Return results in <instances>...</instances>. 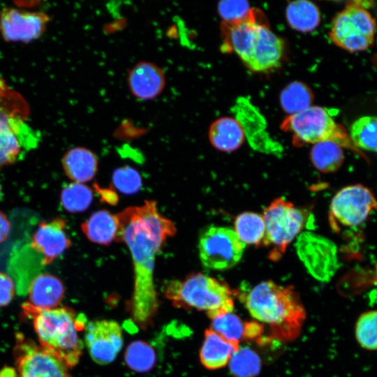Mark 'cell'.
Here are the masks:
<instances>
[{
	"instance_id": "8d00e7d4",
	"label": "cell",
	"mask_w": 377,
	"mask_h": 377,
	"mask_svg": "<svg viewBox=\"0 0 377 377\" xmlns=\"http://www.w3.org/2000/svg\"><path fill=\"white\" fill-rule=\"evenodd\" d=\"M10 230V224L7 216L0 212V243L8 237Z\"/></svg>"
},
{
	"instance_id": "cb8c5ba5",
	"label": "cell",
	"mask_w": 377,
	"mask_h": 377,
	"mask_svg": "<svg viewBox=\"0 0 377 377\" xmlns=\"http://www.w3.org/2000/svg\"><path fill=\"white\" fill-rule=\"evenodd\" d=\"M343 147L334 141H323L314 144L310 152L313 166L325 173L337 170L343 163Z\"/></svg>"
},
{
	"instance_id": "e575fe53",
	"label": "cell",
	"mask_w": 377,
	"mask_h": 377,
	"mask_svg": "<svg viewBox=\"0 0 377 377\" xmlns=\"http://www.w3.org/2000/svg\"><path fill=\"white\" fill-rule=\"evenodd\" d=\"M15 285L12 279L0 272V307L6 306L15 295Z\"/></svg>"
},
{
	"instance_id": "9c48e42d",
	"label": "cell",
	"mask_w": 377,
	"mask_h": 377,
	"mask_svg": "<svg viewBox=\"0 0 377 377\" xmlns=\"http://www.w3.org/2000/svg\"><path fill=\"white\" fill-rule=\"evenodd\" d=\"M376 32V23L369 11L351 2L334 17L329 36L337 46L355 52L368 49L374 43Z\"/></svg>"
},
{
	"instance_id": "ac0fdd59",
	"label": "cell",
	"mask_w": 377,
	"mask_h": 377,
	"mask_svg": "<svg viewBox=\"0 0 377 377\" xmlns=\"http://www.w3.org/2000/svg\"><path fill=\"white\" fill-rule=\"evenodd\" d=\"M29 304L38 309H50L57 306L63 299L64 287L57 276L40 274L29 286Z\"/></svg>"
},
{
	"instance_id": "83f0119b",
	"label": "cell",
	"mask_w": 377,
	"mask_h": 377,
	"mask_svg": "<svg viewBox=\"0 0 377 377\" xmlns=\"http://www.w3.org/2000/svg\"><path fill=\"white\" fill-rule=\"evenodd\" d=\"M262 362L253 350L241 347L234 353L229 362V368L235 377H256L261 370Z\"/></svg>"
},
{
	"instance_id": "f35d334b",
	"label": "cell",
	"mask_w": 377,
	"mask_h": 377,
	"mask_svg": "<svg viewBox=\"0 0 377 377\" xmlns=\"http://www.w3.org/2000/svg\"><path fill=\"white\" fill-rule=\"evenodd\" d=\"M1 187H0V197H1Z\"/></svg>"
},
{
	"instance_id": "8992f818",
	"label": "cell",
	"mask_w": 377,
	"mask_h": 377,
	"mask_svg": "<svg viewBox=\"0 0 377 377\" xmlns=\"http://www.w3.org/2000/svg\"><path fill=\"white\" fill-rule=\"evenodd\" d=\"M29 114L27 100L0 77V167L15 162L22 147L36 145L34 131L26 123Z\"/></svg>"
},
{
	"instance_id": "7402d4cb",
	"label": "cell",
	"mask_w": 377,
	"mask_h": 377,
	"mask_svg": "<svg viewBox=\"0 0 377 377\" xmlns=\"http://www.w3.org/2000/svg\"><path fill=\"white\" fill-rule=\"evenodd\" d=\"M84 234L90 241L102 245H108L115 241L119 222L116 214L105 209L93 213L81 225Z\"/></svg>"
},
{
	"instance_id": "5bb4252c",
	"label": "cell",
	"mask_w": 377,
	"mask_h": 377,
	"mask_svg": "<svg viewBox=\"0 0 377 377\" xmlns=\"http://www.w3.org/2000/svg\"><path fill=\"white\" fill-rule=\"evenodd\" d=\"M84 341L91 359L105 365L113 362L121 349V329L114 320H101L89 323Z\"/></svg>"
},
{
	"instance_id": "8fae6325",
	"label": "cell",
	"mask_w": 377,
	"mask_h": 377,
	"mask_svg": "<svg viewBox=\"0 0 377 377\" xmlns=\"http://www.w3.org/2000/svg\"><path fill=\"white\" fill-rule=\"evenodd\" d=\"M373 211L377 200L367 187L350 185L338 191L330 207V223L337 231L341 227H356L364 223Z\"/></svg>"
},
{
	"instance_id": "6da1fadb",
	"label": "cell",
	"mask_w": 377,
	"mask_h": 377,
	"mask_svg": "<svg viewBox=\"0 0 377 377\" xmlns=\"http://www.w3.org/2000/svg\"><path fill=\"white\" fill-rule=\"evenodd\" d=\"M116 215L119 229L115 241L127 244L133 264L131 316L137 325L145 329L151 323L158 308L154 282L156 256L165 240L175 235L176 228L172 221L158 212L154 200L127 207Z\"/></svg>"
},
{
	"instance_id": "d590c367",
	"label": "cell",
	"mask_w": 377,
	"mask_h": 377,
	"mask_svg": "<svg viewBox=\"0 0 377 377\" xmlns=\"http://www.w3.org/2000/svg\"><path fill=\"white\" fill-rule=\"evenodd\" d=\"M263 331V326L258 322H246L244 339L251 340L256 339L262 334Z\"/></svg>"
},
{
	"instance_id": "ba28073f",
	"label": "cell",
	"mask_w": 377,
	"mask_h": 377,
	"mask_svg": "<svg viewBox=\"0 0 377 377\" xmlns=\"http://www.w3.org/2000/svg\"><path fill=\"white\" fill-rule=\"evenodd\" d=\"M263 217L265 226L263 244L269 249V258L278 261L302 230L304 216L293 203L278 198L264 209Z\"/></svg>"
},
{
	"instance_id": "52a82bcc",
	"label": "cell",
	"mask_w": 377,
	"mask_h": 377,
	"mask_svg": "<svg viewBox=\"0 0 377 377\" xmlns=\"http://www.w3.org/2000/svg\"><path fill=\"white\" fill-rule=\"evenodd\" d=\"M281 128L293 134L295 146L334 141L342 147L358 151L345 128L337 124L324 108L311 105L307 109L289 115Z\"/></svg>"
},
{
	"instance_id": "d6986e66",
	"label": "cell",
	"mask_w": 377,
	"mask_h": 377,
	"mask_svg": "<svg viewBox=\"0 0 377 377\" xmlns=\"http://www.w3.org/2000/svg\"><path fill=\"white\" fill-rule=\"evenodd\" d=\"M239 344L228 341L211 329L206 330L200 350L202 364L211 370L226 367Z\"/></svg>"
},
{
	"instance_id": "ffe728a7",
	"label": "cell",
	"mask_w": 377,
	"mask_h": 377,
	"mask_svg": "<svg viewBox=\"0 0 377 377\" xmlns=\"http://www.w3.org/2000/svg\"><path fill=\"white\" fill-rule=\"evenodd\" d=\"M62 166L66 175L77 183L92 179L98 169V158L90 149L75 147L66 152L62 158Z\"/></svg>"
},
{
	"instance_id": "e0dca14e",
	"label": "cell",
	"mask_w": 377,
	"mask_h": 377,
	"mask_svg": "<svg viewBox=\"0 0 377 377\" xmlns=\"http://www.w3.org/2000/svg\"><path fill=\"white\" fill-rule=\"evenodd\" d=\"M65 228L66 221L61 218L39 224L32 237L31 246L42 255L43 264L52 263L71 246Z\"/></svg>"
},
{
	"instance_id": "484cf974",
	"label": "cell",
	"mask_w": 377,
	"mask_h": 377,
	"mask_svg": "<svg viewBox=\"0 0 377 377\" xmlns=\"http://www.w3.org/2000/svg\"><path fill=\"white\" fill-rule=\"evenodd\" d=\"M235 232L244 244H263L265 226L262 215L251 212L239 214L235 220Z\"/></svg>"
},
{
	"instance_id": "4316f807",
	"label": "cell",
	"mask_w": 377,
	"mask_h": 377,
	"mask_svg": "<svg viewBox=\"0 0 377 377\" xmlns=\"http://www.w3.org/2000/svg\"><path fill=\"white\" fill-rule=\"evenodd\" d=\"M349 136L357 149L377 152V117L368 115L356 119Z\"/></svg>"
},
{
	"instance_id": "5b68a950",
	"label": "cell",
	"mask_w": 377,
	"mask_h": 377,
	"mask_svg": "<svg viewBox=\"0 0 377 377\" xmlns=\"http://www.w3.org/2000/svg\"><path fill=\"white\" fill-rule=\"evenodd\" d=\"M165 295L175 306L205 311L212 319L221 313L233 311L237 291L225 281L197 272L182 281L168 282Z\"/></svg>"
},
{
	"instance_id": "74e56055",
	"label": "cell",
	"mask_w": 377,
	"mask_h": 377,
	"mask_svg": "<svg viewBox=\"0 0 377 377\" xmlns=\"http://www.w3.org/2000/svg\"><path fill=\"white\" fill-rule=\"evenodd\" d=\"M373 62L374 64V66L377 68V54L374 56Z\"/></svg>"
},
{
	"instance_id": "d6a6232c",
	"label": "cell",
	"mask_w": 377,
	"mask_h": 377,
	"mask_svg": "<svg viewBox=\"0 0 377 377\" xmlns=\"http://www.w3.org/2000/svg\"><path fill=\"white\" fill-rule=\"evenodd\" d=\"M218 13L223 23L236 22L247 17L253 10L249 3L244 0H226L218 3Z\"/></svg>"
},
{
	"instance_id": "4dcf8cb0",
	"label": "cell",
	"mask_w": 377,
	"mask_h": 377,
	"mask_svg": "<svg viewBox=\"0 0 377 377\" xmlns=\"http://www.w3.org/2000/svg\"><path fill=\"white\" fill-rule=\"evenodd\" d=\"M125 360L130 369L138 372H145L154 365L156 355L148 343L142 341H135L128 346Z\"/></svg>"
},
{
	"instance_id": "603a6c76",
	"label": "cell",
	"mask_w": 377,
	"mask_h": 377,
	"mask_svg": "<svg viewBox=\"0 0 377 377\" xmlns=\"http://www.w3.org/2000/svg\"><path fill=\"white\" fill-rule=\"evenodd\" d=\"M286 18L292 29L306 33L318 27L320 13L318 6L309 1H294L286 7Z\"/></svg>"
},
{
	"instance_id": "f1b7e54d",
	"label": "cell",
	"mask_w": 377,
	"mask_h": 377,
	"mask_svg": "<svg viewBox=\"0 0 377 377\" xmlns=\"http://www.w3.org/2000/svg\"><path fill=\"white\" fill-rule=\"evenodd\" d=\"M93 193L89 187L77 182L66 185L61 193L63 207L71 213L82 212L91 205Z\"/></svg>"
},
{
	"instance_id": "2e32d148",
	"label": "cell",
	"mask_w": 377,
	"mask_h": 377,
	"mask_svg": "<svg viewBox=\"0 0 377 377\" xmlns=\"http://www.w3.org/2000/svg\"><path fill=\"white\" fill-rule=\"evenodd\" d=\"M129 91L136 99L147 101L158 97L166 85L164 70L149 61H139L128 71Z\"/></svg>"
},
{
	"instance_id": "d4e9b609",
	"label": "cell",
	"mask_w": 377,
	"mask_h": 377,
	"mask_svg": "<svg viewBox=\"0 0 377 377\" xmlns=\"http://www.w3.org/2000/svg\"><path fill=\"white\" fill-rule=\"evenodd\" d=\"M313 94L304 83L293 81L288 84L281 91L279 101L284 112L292 115L311 106Z\"/></svg>"
},
{
	"instance_id": "1f68e13d",
	"label": "cell",
	"mask_w": 377,
	"mask_h": 377,
	"mask_svg": "<svg viewBox=\"0 0 377 377\" xmlns=\"http://www.w3.org/2000/svg\"><path fill=\"white\" fill-rule=\"evenodd\" d=\"M355 334L362 347L369 350L377 349V311L364 313L359 318Z\"/></svg>"
},
{
	"instance_id": "7a4b0ae2",
	"label": "cell",
	"mask_w": 377,
	"mask_h": 377,
	"mask_svg": "<svg viewBox=\"0 0 377 377\" xmlns=\"http://www.w3.org/2000/svg\"><path fill=\"white\" fill-rule=\"evenodd\" d=\"M243 301L254 319L269 326L272 338L290 341L300 335L306 315L292 286L264 281L244 295Z\"/></svg>"
},
{
	"instance_id": "836d02e7",
	"label": "cell",
	"mask_w": 377,
	"mask_h": 377,
	"mask_svg": "<svg viewBox=\"0 0 377 377\" xmlns=\"http://www.w3.org/2000/svg\"><path fill=\"white\" fill-rule=\"evenodd\" d=\"M112 182L119 191L125 194L136 193L142 184L139 173L128 166L117 168L113 173Z\"/></svg>"
},
{
	"instance_id": "30bf717a",
	"label": "cell",
	"mask_w": 377,
	"mask_h": 377,
	"mask_svg": "<svg viewBox=\"0 0 377 377\" xmlns=\"http://www.w3.org/2000/svg\"><path fill=\"white\" fill-rule=\"evenodd\" d=\"M245 244L234 230L228 227L210 226L200 236L199 257L202 265L209 269L225 270L242 259Z\"/></svg>"
},
{
	"instance_id": "4fadbf2b",
	"label": "cell",
	"mask_w": 377,
	"mask_h": 377,
	"mask_svg": "<svg viewBox=\"0 0 377 377\" xmlns=\"http://www.w3.org/2000/svg\"><path fill=\"white\" fill-rule=\"evenodd\" d=\"M50 21L43 12L5 7L0 11V33L7 42L29 43L41 37Z\"/></svg>"
},
{
	"instance_id": "9a60e30c",
	"label": "cell",
	"mask_w": 377,
	"mask_h": 377,
	"mask_svg": "<svg viewBox=\"0 0 377 377\" xmlns=\"http://www.w3.org/2000/svg\"><path fill=\"white\" fill-rule=\"evenodd\" d=\"M19 377H71L68 366L56 355L34 344L17 348Z\"/></svg>"
},
{
	"instance_id": "7c38bea8",
	"label": "cell",
	"mask_w": 377,
	"mask_h": 377,
	"mask_svg": "<svg viewBox=\"0 0 377 377\" xmlns=\"http://www.w3.org/2000/svg\"><path fill=\"white\" fill-rule=\"evenodd\" d=\"M295 248L299 258L314 279L328 281L338 269L337 246L330 239L306 231L298 235Z\"/></svg>"
},
{
	"instance_id": "277c9868",
	"label": "cell",
	"mask_w": 377,
	"mask_h": 377,
	"mask_svg": "<svg viewBox=\"0 0 377 377\" xmlns=\"http://www.w3.org/2000/svg\"><path fill=\"white\" fill-rule=\"evenodd\" d=\"M24 309L33 318L42 347L59 357L68 367L77 364L83 347L77 331L84 324L78 322L75 313L68 307L38 309L27 303Z\"/></svg>"
},
{
	"instance_id": "3957f363",
	"label": "cell",
	"mask_w": 377,
	"mask_h": 377,
	"mask_svg": "<svg viewBox=\"0 0 377 377\" xmlns=\"http://www.w3.org/2000/svg\"><path fill=\"white\" fill-rule=\"evenodd\" d=\"M221 31L223 50L233 51L251 71L265 72L280 65L284 43L264 22L260 11L253 9L242 20L222 22Z\"/></svg>"
},
{
	"instance_id": "f546056e",
	"label": "cell",
	"mask_w": 377,
	"mask_h": 377,
	"mask_svg": "<svg viewBox=\"0 0 377 377\" xmlns=\"http://www.w3.org/2000/svg\"><path fill=\"white\" fill-rule=\"evenodd\" d=\"M211 320V330L228 341L239 344L244 339L246 322L235 313H221Z\"/></svg>"
},
{
	"instance_id": "44dd1931",
	"label": "cell",
	"mask_w": 377,
	"mask_h": 377,
	"mask_svg": "<svg viewBox=\"0 0 377 377\" xmlns=\"http://www.w3.org/2000/svg\"><path fill=\"white\" fill-rule=\"evenodd\" d=\"M211 145L216 149L230 152L244 142L245 132L242 124L232 117H221L212 123L208 131Z\"/></svg>"
}]
</instances>
